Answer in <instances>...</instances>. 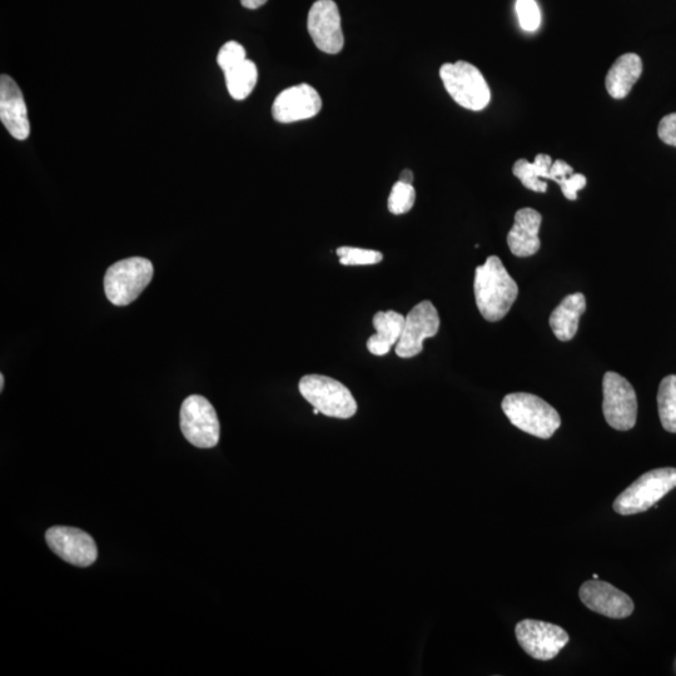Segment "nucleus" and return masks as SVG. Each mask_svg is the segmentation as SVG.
Instances as JSON below:
<instances>
[{
  "label": "nucleus",
  "mask_w": 676,
  "mask_h": 676,
  "mask_svg": "<svg viewBox=\"0 0 676 676\" xmlns=\"http://www.w3.org/2000/svg\"><path fill=\"white\" fill-rule=\"evenodd\" d=\"M153 278V265L147 258L131 257L114 263L104 276V291L116 306L131 305Z\"/></svg>",
  "instance_id": "39448f33"
},
{
  "label": "nucleus",
  "mask_w": 676,
  "mask_h": 676,
  "mask_svg": "<svg viewBox=\"0 0 676 676\" xmlns=\"http://www.w3.org/2000/svg\"><path fill=\"white\" fill-rule=\"evenodd\" d=\"M440 330V316L434 303L422 301L405 317L404 331L395 346L396 355L401 359H412L424 350V341L437 335Z\"/></svg>",
  "instance_id": "9d476101"
},
{
  "label": "nucleus",
  "mask_w": 676,
  "mask_h": 676,
  "mask_svg": "<svg viewBox=\"0 0 676 676\" xmlns=\"http://www.w3.org/2000/svg\"><path fill=\"white\" fill-rule=\"evenodd\" d=\"M4 389V375H0V391Z\"/></svg>",
  "instance_id": "2f4dec72"
},
{
  "label": "nucleus",
  "mask_w": 676,
  "mask_h": 676,
  "mask_svg": "<svg viewBox=\"0 0 676 676\" xmlns=\"http://www.w3.org/2000/svg\"><path fill=\"white\" fill-rule=\"evenodd\" d=\"M300 392L321 414L335 419H351L357 412V402L351 391L340 381L322 375L303 376Z\"/></svg>",
  "instance_id": "423d86ee"
},
{
  "label": "nucleus",
  "mask_w": 676,
  "mask_h": 676,
  "mask_svg": "<svg viewBox=\"0 0 676 676\" xmlns=\"http://www.w3.org/2000/svg\"><path fill=\"white\" fill-rule=\"evenodd\" d=\"M593 579H599L598 574H594V575H593Z\"/></svg>",
  "instance_id": "72a5a7b5"
},
{
  "label": "nucleus",
  "mask_w": 676,
  "mask_h": 676,
  "mask_svg": "<svg viewBox=\"0 0 676 676\" xmlns=\"http://www.w3.org/2000/svg\"><path fill=\"white\" fill-rule=\"evenodd\" d=\"M658 136L668 146L676 147V113H670L661 119Z\"/></svg>",
  "instance_id": "bb28decb"
},
{
  "label": "nucleus",
  "mask_w": 676,
  "mask_h": 676,
  "mask_svg": "<svg viewBox=\"0 0 676 676\" xmlns=\"http://www.w3.org/2000/svg\"><path fill=\"white\" fill-rule=\"evenodd\" d=\"M515 634L525 653L541 661L556 658L570 640L569 634L560 626L533 619L520 621Z\"/></svg>",
  "instance_id": "1a4fd4ad"
},
{
  "label": "nucleus",
  "mask_w": 676,
  "mask_h": 676,
  "mask_svg": "<svg viewBox=\"0 0 676 676\" xmlns=\"http://www.w3.org/2000/svg\"><path fill=\"white\" fill-rule=\"evenodd\" d=\"M336 253L340 257L341 265L344 266H371L384 260L381 252L364 248L344 246L337 248Z\"/></svg>",
  "instance_id": "5701e85b"
},
{
  "label": "nucleus",
  "mask_w": 676,
  "mask_h": 676,
  "mask_svg": "<svg viewBox=\"0 0 676 676\" xmlns=\"http://www.w3.org/2000/svg\"><path fill=\"white\" fill-rule=\"evenodd\" d=\"M46 540L53 553L68 564L87 568L96 563L97 545L86 531L56 526L47 531Z\"/></svg>",
  "instance_id": "f8f14e48"
},
{
  "label": "nucleus",
  "mask_w": 676,
  "mask_h": 676,
  "mask_svg": "<svg viewBox=\"0 0 676 676\" xmlns=\"http://www.w3.org/2000/svg\"><path fill=\"white\" fill-rule=\"evenodd\" d=\"M322 108L320 94L310 84H298L278 94L272 116L278 123L288 124L317 116Z\"/></svg>",
  "instance_id": "ddd939ff"
},
{
  "label": "nucleus",
  "mask_w": 676,
  "mask_h": 676,
  "mask_svg": "<svg viewBox=\"0 0 676 676\" xmlns=\"http://www.w3.org/2000/svg\"><path fill=\"white\" fill-rule=\"evenodd\" d=\"M579 595L586 608L610 619H626L634 611L633 600L628 595L599 579L585 581Z\"/></svg>",
  "instance_id": "4468645a"
},
{
  "label": "nucleus",
  "mask_w": 676,
  "mask_h": 676,
  "mask_svg": "<svg viewBox=\"0 0 676 676\" xmlns=\"http://www.w3.org/2000/svg\"><path fill=\"white\" fill-rule=\"evenodd\" d=\"M241 3L247 9H257L265 6L267 0H241Z\"/></svg>",
  "instance_id": "c756f323"
},
{
  "label": "nucleus",
  "mask_w": 676,
  "mask_h": 676,
  "mask_svg": "<svg viewBox=\"0 0 676 676\" xmlns=\"http://www.w3.org/2000/svg\"><path fill=\"white\" fill-rule=\"evenodd\" d=\"M247 59L245 48L237 42H227L218 52L217 63L223 72L227 69L235 67L236 64L241 63Z\"/></svg>",
  "instance_id": "a878e982"
},
{
  "label": "nucleus",
  "mask_w": 676,
  "mask_h": 676,
  "mask_svg": "<svg viewBox=\"0 0 676 676\" xmlns=\"http://www.w3.org/2000/svg\"><path fill=\"white\" fill-rule=\"evenodd\" d=\"M399 181L407 183V185H412V182H414V173H412L411 169H404V171L401 172Z\"/></svg>",
  "instance_id": "7c9ffc66"
},
{
  "label": "nucleus",
  "mask_w": 676,
  "mask_h": 676,
  "mask_svg": "<svg viewBox=\"0 0 676 676\" xmlns=\"http://www.w3.org/2000/svg\"><path fill=\"white\" fill-rule=\"evenodd\" d=\"M313 414L318 415V414H321V412L318 411L317 409H315V410H313Z\"/></svg>",
  "instance_id": "473e14b6"
},
{
  "label": "nucleus",
  "mask_w": 676,
  "mask_h": 676,
  "mask_svg": "<svg viewBox=\"0 0 676 676\" xmlns=\"http://www.w3.org/2000/svg\"><path fill=\"white\" fill-rule=\"evenodd\" d=\"M474 292L477 308L489 322L501 321L519 296L518 283L497 256L476 268Z\"/></svg>",
  "instance_id": "f257e3e1"
},
{
  "label": "nucleus",
  "mask_w": 676,
  "mask_h": 676,
  "mask_svg": "<svg viewBox=\"0 0 676 676\" xmlns=\"http://www.w3.org/2000/svg\"><path fill=\"white\" fill-rule=\"evenodd\" d=\"M223 73L228 92L236 101H243L250 96L258 81L257 66L250 59H245Z\"/></svg>",
  "instance_id": "412c9836"
},
{
  "label": "nucleus",
  "mask_w": 676,
  "mask_h": 676,
  "mask_svg": "<svg viewBox=\"0 0 676 676\" xmlns=\"http://www.w3.org/2000/svg\"><path fill=\"white\" fill-rule=\"evenodd\" d=\"M551 166H553V158L549 154L540 153L533 163L526 159L516 161L513 173L528 190L545 193L548 191V183L543 180L544 178L551 180Z\"/></svg>",
  "instance_id": "aec40b11"
},
{
  "label": "nucleus",
  "mask_w": 676,
  "mask_h": 676,
  "mask_svg": "<svg viewBox=\"0 0 676 676\" xmlns=\"http://www.w3.org/2000/svg\"><path fill=\"white\" fill-rule=\"evenodd\" d=\"M603 412L606 422L618 431H629L638 417L634 387L616 372H606L603 380Z\"/></svg>",
  "instance_id": "6e6552de"
},
{
  "label": "nucleus",
  "mask_w": 676,
  "mask_h": 676,
  "mask_svg": "<svg viewBox=\"0 0 676 676\" xmlns=\"http://www.w3.org/2000/svg\"><path fill=\"white\" fill-rule=\"evenodd\" d=\"M658 407L661 425L671 434H676V376H666L660 382Z\"/></svg>",
  "instance_id": "4be33fe9"
},
{
  "label": "nucleus",
  "mask_w": 676,
  "mask_h": 676,
  "mask_svg": "<svg viewBox=\"0 0 676 676\" xmlns=\"http://www.w3.org/2000/svg\"><path fill=\"white\" fill-rule=\"evenodd\" d=\"M0 121L18 141H26L31 134L23 93L16 81L7 74L0 77Z\"/></svg>",
  "instance_id": "2eb2a0df"
},
{
  "label": "nucleus",
  "mask_w": 676,
  "mask_h": 676,
  "mask_svg": "<svg viewBox=\"0 0 676 676\" xmlns=\"http://www.w3.org/2000/svg\"><path fill=\"white\" fill-rule=\"evenodd\" d=\"M586 310L583 293L576 292L565 297L563 302L551 313L549 323L558 340L571 341L578 332L580 317Z\"/></svg>",
  "instance_id": "6ab92c4d"
},
{
  "label": "nucleus",
  "mask_w": 676,
  "mask_h": 676,
  "mask_svg": "<svg viewBox=\"0 0 676 676\" xmlns=\"http://www.w3.org/2000/svg\"><path fill=\"white\" fill-rule=\"evenodd\" d=\"M501 407L511 424L539 439L548 440L560 429L559 412L539 396L516 392L505 396Z\"/></svg>",
  "instance_id": "f03ea898"
},
{
  "label": "nucleus",
  "mask_w": 676,
  "mask_h": 676,
  "mask_svg": "<svg viewBox=\"0 0 676 676\" xmlns=\"http://www.w3.org/2000/svg\"><path fill=\"white\" fill-rule=\"evenodd\" d=\"M541 223L543 216L534 208H521L516 212L514 226L507 235V245L514 256L530 257L539 252Z\"/></svg>",
  "instance_id": "dca6fc26"
},
{
  "label": "nucleus",
  "mask_w": 676,
  "mask_h": 676,
  "mask_svg": "<svg viewBox=\"0 0 676 676\" xmlns=\"http://www.w3.org/2000/svg\"><path fill=\"white\" fill-rule=\"evenodd\" d=\"M676 487V469L664 467L646 472L616 497L614 511L628 516L645 513Z\"/></svg>",
  "instance_id": "7ed1b4c3"
},
{
  "label": "nucleus",
  "mask_w": 676,
  "mask_h": 676,
  "mask_svg": "<svg viewBox=\"0 0 676 676\" xmlns=\"http://www.w3.org/2000/svg\"><path fill=\"white\" fill-rule=\"evenodd\" d=\"M515 9L524 31H538L541 24V11L535 0H516Z\"/></svg>",
  "instance_id": "393cba45"
},
{
  "label": "nucleus",
  "mask_w": 676,
  "mask_h": 676,
  "mask_svg": "<svg viewBox=\"0 0 676 676\" xmlns=\"http://www.w3.org/2000/svg\"><path fill=\"white\" fill-rule=\"evenodd\" d=\"M181 430L198 449H212L220 441V421L215 407L205 397L192 395L181 407Z\"/></svg>",
  "instance_id": "0eeeda50"
},
{
  "label": "nucleus",
  "mask_w": 676,
  "mask_h": 676,
  "mask_svg": "<svg viewBox=\"0 0 676 676\" xmlns=\"http://www.w3.org/2000/svg\"><path fill=\"white\" fill-rule=\"evenodd\" d=\"M586 183H588V180H586L584 175L573 173V175L560 186L561 192H563L566 200L576 201L578 200V192L584 190Z\"/></svg>",
  "instance_id": "cd10ccee"
},
{
  "label": "nucleus",
  "mask_w": 676,
  "mask_h": 676,
  "mask_svg": "<svg viewBox=\"0 0 676 676\" xmlns=\"http://www.w3.org/2000/svg\"><path fill=\"white\" fill-rule=\"evenodd\" d=\"M307 27L313 43L323 53L337 54L344 48L340 11L333 0H317L313 4Z\"/></svg>",
  "instance_id": "9b49d317"
},
{
  "label": "nucleus",
  "mask_w": 676,
  "mask_h": 676,
  "mask_svg": "<svg viewBox=\"0 0 676 676\" xmlns=\"http://www.w3.org/2000/svg\"><path fill=\"white\" fill-rule=\"evenodd\" d=\"M405 316L396 311H380L374 316L376 335L367 340V350L375 356L389 354L392 347L400 341L404 331Z\"/></svg>",
  "instance_id": "a211bd4d"
},
{
  "label": "nucleus",
  "mask_w": 676,
  "mask_h": 676,
  "mask_svg": "<svg viewBox=\"0 0 676 676\" xmlns=\"http://www.w3.org/2000/svg\"><path fill=\"white\" fill-rule=\"evenodd\" d=\"M573 173L574 168L569 163H566L563 159H556L551 166V181L561 186Z\"/></svg>",
  "instance_id": "c85d7f7f"
},
{
  "label": "nucleus",
  "mask_w": 676,
  "mask_h": 676,
  "mask_svg": "<svg viewBox=\"0 0 676 676\" xmlns=\"http://www.w3.org/2000/svg\"><path fill=\"white\" fill-rule=\"evenodd\" d=\"M440 77L447 93L462 108L479 112L489 106L491 91L482 73L471 63H445Z\"/></svg>",
  "instance_id": "20e7f679"
},
{
  "label": "nucleus",
  "mask_w": 676,
  "mask_h": 676,
  "mask_svg": "<svg viewBox=\"0 0 676 676\" xmlns=\"http://www.w3.org/2000/svg\"><path fill=\"white\" fill-rule=\"evenodd\" d=\"M416 201L414 186L397 181L389 197V211L392 215H404L410 212Z\"/></svg>",
  "instance_id": "b1692460"
},
{
  "label": "nucleus",
  "mask_w": 676,
  "mask_h": 676,
  "mask_svg": "<svg viewBox=\"0 0 676 676\" xmlns=\"http://www.w3.org/2000/svg\"><path fill=\"white\" fill-rule=\"evenodd\" d=\"M643 74V61L635 53H626L616 59L606 74L605 87L609 96L624 99L633 91L635 83Z\"/></svg>",
  "instance_id": "f3484780"
}]
</instances>
